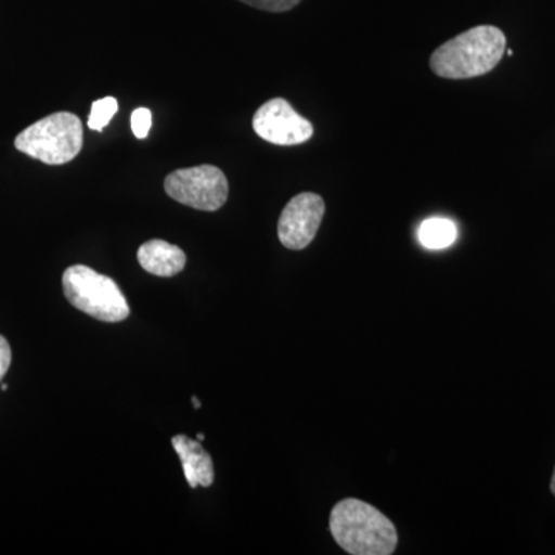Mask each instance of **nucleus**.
<instances>
[{
    "label": "nucleus",
    "mask_w": 555,
    "mask_h": 555,
    "mask_svg": "<svg viewBox=\"0 0 555 555\" xmlns=\"http://www.w3.org/2000/svg\"><path fill=\"white\" fill-rule=\"evenodd\" d=\"M506 36L492 25H478L438 47L430 69L444 79H473L488 75L502 61Z\"/></svg>",
    "instance_id": "f257e3e1"
},
{
    "label": "nucleus",
    "mask_w": 555,
    "mask_h": 555,
    "mask_svg": "<svg viewBox=\"0 0 555 555\" xmlns=\"http://www.w3.org/2000/svg\"><path fill=\"white\" fill-rule=\"evenodd\" d=\"M332 535L346 553L352 555H390L396 553V525L377 507L357 499H345L332 509Z\"/></svg>",
    "instance_id": "f03ea898"
},
{
    "label": "nucleus",
    "mask_w": 555,
    "mask_h": 555,
    "mask_svg": "<svg viewBox=\"0 0 555 555\" xmlns=\"http://www.w3.org/2000/svg\"><path fill=\"white\" fill-rule=\"evenodd\" d=\"M14 145L43 164L62 166L75 159L82 150V120L73 113H53L17 134Z\"/></svg>",
    "instance_id": "7ed1b4c3"
},
{
    "label": "nucleus",
    "mask_w": 555,
    "mask_h": 555,
    "mask_svg": "<svg viewBox=\"0 0 555 555\" xmlns=\"http://www.w3.org/2000/svg\"><path fill=\"white\" fill-rule=\"evenodd\" d=\"M62 286L69 305L96 320L120 323L130 315L129 302L118 284L87 266L65 270Z\"/></svg>",
    "instance_id": "20e7f679"
},
{
    "label": "nucleus",
    "mask_w": 555,
    "mask_h": 555,
    "mask_svg": "<svg viewBox=\"0 0 555 555\" xmlns=\"http://www.w3.org/2000/svg\"><path fill=\"white\" fill-rule=\"evenodd\" d=\"M167 195L196 210L215 211L229 198V181L215 166L192 167L173 171L164 182Z\"/></svg>",
    "instance_id": "39448f33"
},
{
    "label": "nucleus",
    "mask_w": 555,
    "mask_h": 555,
    "mask_svg": "<svg viewBox=\"0 0 555 555\" xmlns=\"http://www.w3.org/2000/svg\"><path fill=\"white\" fill-rule=\"evenodd\" d=\"M324 211V199L317 193H299L288 201L278 221L281 244L291 250H302L308 247L315 240Z\"/></svg>",
    "instance_id": "423d86ee"
},
{
    "label": "nucleus",
    "mask_w": 555,
    "mask_h": 555,
    "mask_svg": "<svg viewBox=\"0 0 555 555\" xmlns=\"http://www.w3.org/2000/svg\"><path fill=\"white\" fill-rule=\"evenodd\" d=\"M254 130L259 138L275 145L305 144L313 134L312 124L281 98L270 100L257 109Z\"/></svg>",
    "instance_id": "0eeeda50"
},
{
    "label": "nucleus",
    "mask_w": 555,
    "mask_h": 555,
    "mask_svg": "<svg viewBox=\"0 0 555 555\" xmlns=\"http://www.w3.org/2000/svg\"><path fill=\"white\" fill-rule=\"evenodd\" d=\"M171 444L181 460L185 480L189 481L190 488H196V486L208 488L214 483V462L206 449L201 447L199 441L185 436H177L171 438Z\"/></svg>",
    "instance_id": "6e6552de"
},
{
    "label": "nucleus",
    "mask_w": 555,
    "mask_h": 555,
    "mask_svg": "<svg viewBox=\"0 0 555 555\" xmlns=\"http://www.w3.org/2000/svg\"><path fill=\"white\" fill-rule=\"evenodd\" d=\"M138 261L145 272L170 278L184 270L188 257L184 250L167 241L152 240L139 247Z\"/></svg>",
    "instance_id": "1a4fd4ad"
},
{
    "label": "nucleus",
    "mask_w": 555,
    "mask_h": 555,
    "mask_svg": "<svg viewBox=\"0 0 555 555\" xmlns=\"http://www.w3.org/2000/svg\"><path fill=\"white\" fill-rule=\"evenodd\" d=\"M418 240L423 247L441 250L452 246L456 240L454 222L447 218H429L420 225Z\"/></svg>",
    "instance_id": "9d476101"
},
{
    "label": "nucleus",
    "mask_w": 555,
    "mask_h": 555,
    "mask_svg": "<svg viewBox=\"0 0 555 555\" xmlns=\"http://www.w3.org/2000/svg\"><path fill=\"white\" fill-rule=\"evenodd\" d=\"M119 104L115 98H104V100L94 101L91 105L89 127L91 130L102 131L108 126L113 116L118 113Z\"/></svg>",
    "instance_id": "9b49d317"
},
{
    "label": "nucleus",
    "mask_w": 555,
    "mask_h": 555,
    "mask_svg": "<svg viewBox=\"0 0 555 555\" xmlns=\"http://www.w3.org/2000/svg\"><path fill=\"white\" fill-rule=\"evenodd\" d=\"M150 129H152V112L149 108H137L131 113V130L138 139H145L149 137Z\"/></svg>",
    "instance_id": "f8f14e48"
},
{
    "label": "nucleus",
    "mask_w": 555,
    "mask_h": 555,
    "mask_svg": "<svg viewBox=\"0 0 555 555\" xmlns=\"http://www.w3.org/2000/svg\"><path fill=\"white\" fill-rule=\"evenodd\" d=\"M254 9L270 11V13H283L295 9L301 0H240Z\"/></svg>",
    "instance_id": "ddd939ff"
},
{
    "label": "nucleus",
    "mask_w": 555,
    "mask_h": 555,
    "mask_svg": "<svg viewBox=\"0 0 555 555\" xmlns=\"http://www.w3.org/2000/svg\"><path fill=\"white\" fill-rule=\"evenodd\" d=\"M11 364V349L9 341L0 335V382L5 377Z\"/></svg>",
    "instance_id": "4468645a"
},
{
    "label": "nucleus",
    "mask_w": 555,
    "mask_h": 555,
    "mask_svg": "<svg viewBox=\"0 0 555 555\" xmlns=\"http://www.w3.org/2000/svg\"><path fill=\"white\" fill-rule=\"evenodd\" d=\"M192 401H193V406H195V409H199L201 408V401L198 400V398L193 397Z\"/></svg>",
    "instance_id": "2eb2a0df"
},
{
    "label": "nucleus",
    "mask_w": 555,
    "mask_h": 555,
    "mask_svg": "<svg viewBox=\"0 0 555 555\" xmlns=\"http://www.w3.org/2000/svg\"><path fill=\"white\" fill-rule=\"evenodd\" d=\"M551 491H553V494L555 495V469H554L553 481H551Z\"/></svg>",
    "instance_id": "dca6fc26"
},
{
    "label": "nucleus",
    "mask_w": 555,
    "mask_h": 555,
    "mask_svg": "<svg viewBox=\"0 0 555 555\" xmlns=\"http://www.w3.org/2000/svg\"><path fill=\"white\" fill-rule=\"evenodd\" d=\"M506 53H507V56H509V57H511V56H513L514 51H513V50H507V51H506Z\"/></svg>",
    "instance_id": "f3484780"
},
{
    "label": "nucleus",
    "mask_w": 555,
    "mask_h": 555,
    "mask_svg": "<svg viewBox=\"0 0 555 555\" xmlns=\"http://www.w3.org/2000/svg\"><path fill=\"white\" fill-rule=\"evenodd\" d=\"M204 440V434H198V441H203Z\"/></svg>",
    "instance_id": "a211bd4d"
}]
</instances>
